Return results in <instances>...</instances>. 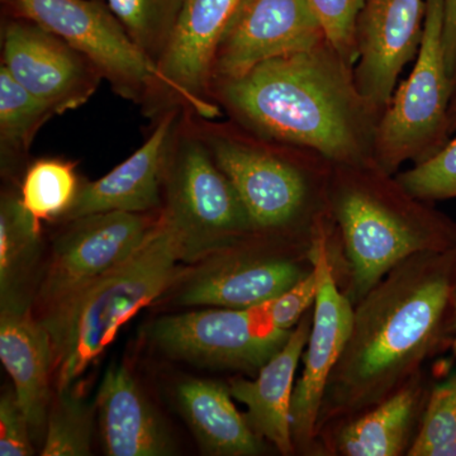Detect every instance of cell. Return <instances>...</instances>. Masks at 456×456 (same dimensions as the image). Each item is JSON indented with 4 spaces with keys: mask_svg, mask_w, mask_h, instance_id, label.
<instances>
[{
    "mask_svg": "<svg viewBox=\"0 0 456 456\" xmlns=\"http://www.w3.org/2000/svg\"><path fill=\"white\" fill-rule=\"evenodd\" d=\"M104 452L110 456L175 454L169 428L125 365L107 369L95 397Z\"/></svg>",
    "mask_w": 456,
    "mask_h": 456,
    "instance_id": "cell-21",
    "label": "cell"
},
{
    "mask_svg": "<svg viewBox=\"0 0 456 456\" xmlns=\"http://www.w3.org/2000/svg\"><path fill=\"white\" fill-rule=\"evenodd\" d=\"M338 228L331 215L321 224L314 261L320 288L314 308L310 338L302 355L301 377L292 397V435L296 454L317 455V424L323 397L342 349L349 338L354 305L342 290L332 263Z\"/></svg>",
    "mask_w": 456,
    "mask_h": 456,
    "instance_id": "cell-12",
    "label": "cell"
},
{
    "mask_svg": "<svg viewBox=\"0 0 456 456\" xmlns=\"http://www.w3.org/2000/svg\"><path fill=\"white\" fill-rule=\"evenodd\" d=\"M42 224L23 206L20 191L0 198V305L32 303L28 289L44 251Z\"/></svg>",
    "mask_w": 456,
    "mask_h": 456,
    "instance_id": "cell-23",
    "label": "cell"
},
{
    "mask_svg": "<svg viewBox=\"0 0 456 456\" xmlns=\"http://www.w3.org/2000/svg\"><path fill=\"white\" fill-rule=\"evenodd\" d=\"M77 384L55 392L51 399L42 456H88L92 454L97 406L95 401L75 391Z\"/></svg>",
    "mask_w": 456,
    "mask_h": 456,
    "instance_id": "cell-27",
    "label": "cell"
},
{
    "mask_svg": "<svg viewBox=\"0 0 456 456\" xmlns=\"http://www.w3.org/2000/svg\"><path fill=\"white\" fill-rule=\"evenodd\" d=\"M456 248L413 255L354 305L349 338L321 406L318 436L386 401L452 347Z\"/></svg>",
    "mask_w": 456,
    "mask_h": 456,
    "instance_id": "cell-1",
    "label": "cell"
},
{
    "mask_svg": "<svg viewBox=\"0 0 456 456\" xmlns=\"http://www.w3.org/2000/svg\"><path fill=\"white\" fill-rule=\"evenodd\" d=\"M316 237L292 240L251 233L200 261L194 272H185L176 281L174 302L182 307L232 310L265 305L314 272Z\"/></svg>",
    "mask_w": 456,
    "mask_h": 456,
    "instance_id": "cell-8",
    "label": "cell"
},
{
    "mask_svg": "<svg viewBox=\"0 0 456 456\" xmlns=\"http://www.w3.org/2000/svg\"><path fill=\"white\" fill-rule=\"evenodd\" d=\"M173 231L160 213L155 230L127 260L61 310L40 320L55 354L53 387L65 391L98 359L119 330L184 275Z\"/></svg>",
    "mask_w": 456,
    "mask_h": 456,
    "instance_id": "cell-5",
    "label": "cell"
},
{
    "mask_svg": "<svg viewBox=\"0 0 456 456\" xmlns=\"http://www.w3.org/2000/svg\"><path fill=\"white\" fill-rule=\"evenodd\" d=\"M312 320L314 310L302 317L283 349L253 379L239 377L228 383L233 399L246 407L245 417L255 434L284 456L296 454L290 411L297 369L310 338Z\"/></svg>",
    "mask_w": 456,
    "mask_h": 456,
    "instance_id": "cell-20",
    "label": "cell"
},
{
    "mask_svg": "<svg viewBox=\"0 0 456 456\" xmlns=\"http://www.w3.org/2000/svg\"><path fill=\"white\" fill-rule=\"evenodd\" d=\"M2 16L32 20L88 57L117 95L142 110L156 89V66L141 53L104 0H0Z\"/></svg>",
    "mask_w": 456,
    "mask_h": 456,
    "instance_id": "cell-10",
    "label": "cell"
},
{
    "mask_svg": "<svg viewBox=\"0 0 456 456\" xmlns=\"http://www.w3.org/2000/svg\"><path fill=\"white\" fill-rule=\"evenodd\" d=\"M248 0H185L178 27L156 66L154 98L143 110L155 121L180 108L216 119L222 110L212 101L213 61L218 44Z\"/></svg>",
    "mask_w": 456,
    "mask_h": 456,
    "instance_id": "cell-13",
    "label": "cell"
},
{
    "mask_svg": "<svg viewBox=\"0 0 456 456\" xmlns=\"http://www.w3.org/2000/svg\"><path fill=\"white\" fill-rule=\"evenodd\" d=\"M305 3L322 27L326 40L354 68L359 59L356 23L365 0H305Z\"/></svg>",
    "mask_w": 456,
    "mask_h": 456,
    "instance_id": "cell-30",
    "label": "cell"
},
{
    "mask_svg": "<svg viewBox=\"0 0 456 456\" xmlns=\"http://www.w3.org/2000/svg\"><path fill=\"white\" fill-rule=\"evenodd\" d=\"M395 176L410 193L425 202L456 200V134L436 155Z\"/></svg>",
    "mask_w": 456,
    "mask_h": 456,
    "instance_id": "cell-29",
    "label": "cell"
},
{
    "mask_svg": "<svg viewBox=\"0 0 456 456\" xmlns=\"http://www.w3.org/2000/svg\"><path fill=\"white\" fill-rule=\"evenodd\" d=\"M325 33L305 0H248L218 44L212 83L268 60L314 49Z\"/></svg>",
    "mask_w": 456,
    "mask_h": 456,
    "instance_id": "cell-15",
    "label": "cell"
},
{
    "mask_svg": "<svg viewBox=\"0 0 456 456\" xmlns=\"http://www.w3.org/2000/svg\"><path fill=\"white\" fill-rule=\"evenodd\" d=\"M443 38L444 56L446 69L454 86L456 83V0H443Z\"/></svg>",
    "mask_w": 456,
    "mask_h": 456,
    "instance_id": "cell-33",
    "label": "cell"
},
{
    "mask_svg": "<svg viewBox=\"0 0 456 456\" xmlns=\"http://www.w3.org/2000/svg\"><path fill=\"white\" fill-rule=\"evenodd\" d=\"M428 0H365L356 23L359 59L354 79L362 97L383 114L398 77L416 60Z\"/></svg>",
    "mask_w": 456,
    "mask_h": 456,
    "instance_id": "cell-16",
    "label": "cell"
},
{
    "mask_svg": "<svg viewBox=\"0 0 456 456\" xmlns=\"http://www.w3.org/2000/svg\"><path fill=\"white\" fill-rule=\"evenodd\" d=\"M0 360L13 380L33 440L40 439L53 399L55 354L50 332L32 303L0 305Z\"/></svg>",
    "mask_w": 456,
    "mask_h": 456,
    "instance_id": "cell-19",
    "label": "cell"
},
{
    "mask_svg": "<svg viewBox=\"0 0 456 456\" xmlns=\"http://www.w3.org/2000/svg\"><path fill=\"white\" fill-rule=\"evenodd\" d=\"M161 216L183 263L194 264L254 233L241 198L183 110L171 139Z\"/></svg>",
    "mask_w": 456,
    "mask_h": 456,
    "instance_id": "cell-6",
    "label": "cell"
},
{
    "mask_svg": "<svg viewBox=\"0 0 456 456\" xmlns=\"http://www.w3.org/2000/svg\"><path fill=\"white\" fill-rule=\"evenodd\" d=\"M407 456H456V373L432 387Z\"/></svg>",
    "mask_w": 456,
    "mask_h": 456,
    "instance_id": "cell-28",
    "label": "cell"
},
{
    "mask_svg": "<svg viewBox=\"0 0 456 456\" xmlns=\"http://www.w3.org/2000/svg\"><path fill=\"white\" fill-rule=\"evenodd\" d=\"M77 164L61 158H42L27 165L20 197L36 221H61L82 187Z\"/></svg>",
    "mask_w": 456,
    "mask_h": 456,
    "instance_id": "cell-25",
    "label": "cell"
},
{
    "mask_svg": "<svg viewBox=\"0 0 456 456\" xmlns=\"http://www.w3.org/2000/svg\"><path fill=\"white\" fill-rule=\"evenodd\" d=\"M174 398L203 454L257 456L265 452V441L237 410L228 384L187 378L175 387Z\"/></svg>",
    "mask_w": 456,
    "mask_h": 456,
    "instance_id": "cell-22",
    "label": "cell"
},
{
    "mask_svg": "<svg viewBox=\"0 0 456 456\" xmlns=\"http://www.w3.org/2000/svg\"><path fill=\"white\" fill-rule=\"evenodd\" d=\"M443 0H428L424 37L410 77L399 84L375 134V163L395 175L424 163L452 139L449 108L454 82L444 56Z\"/></svg>",
    "mask_w": 456,
    "mask_h": 456,
    "instance_id": "cell-7",
    "label": "cell"
},
{
    "mask_svg": "<svg viewBox=\"0 0 456 456\" xmlns=\"http://www.w3.org/2000/svg\"><path fill=\"white\" fill-rule=\"evenodd\" d=\"M160 213L103 212L62 222L33 293L36 316L61 310L145 244Z\"/></svg>",
    "mask_w": 456,
    "mask_h": 456,
    "instance_id": "cell-9",
    "label": "cell"
},
{
    "mask_svg": "<svg viewBox=\"0 0 456 456\" xmlns=\"http://www.w3.org/2000/svg\"><path fill=\"white\" fill-rule=\"evenodd\" d=\"M449 122H450V134L452 137L456 134V83L454 92H452V102H450L449 108Z\"/></svg>",
    "mask_w": 456,
    "mask_h": 456,
    "instance_id": "cell-34",
    "label": "cell"
},
{
    "mask_svg": "<svg viewBox=\"0 0 456 456\" xmlns=\"http://www.w3.org/2000/svg\"><path fill=\"white\" fill-rule=\"evenodd\" d=\"M432 387L425 371L367 412L327 428L317 455L404 456L419 432Z\"/></svg>",
    "mask_w": 456,
    "mask_h": 456,
    "instance_id": "cell-18",
    "label": "cell"
},
{
    "mask_svg": "<svg viewBox=\"0 0 456 456\" xmlns=\"http://www.w3.org/2000/svg\"><path fill=\"white\" fill-rule=\"evenodd\" d=\"M452 311H454L455 334L454 340H452V350L454 356H456V283L454 287V294H452Z\"/></svg>",
    "mask_w": 456,
    "mask_h": 456,
    "instance_id": "cell-35",
    "label": "cell"
},
{
    "mask_svg": "<svg viewBox=\"0 0 456 456\" xmlns=\"http://www.w3.org/2000/svg\"><path fill=\"white\" fill-rule=\"evenodd\" d=\"M318 288L320 279L317 269L314 268L310 275L302 279L287 292L257 308L269 325L285 331H293L302 317L308 311L314 310Z\"/></svg>",
    "mask_w": 456,
    "mask_h": 456,
    "instance_id": "cell-31",
    "label": "cell"
},
{
    "mask_svg": "<svg viewBox=\"0 0 456 456\" xmlns=\"http://www.w3.org/2000/svg\"><path fill=\"white\" fill-rule=\"evenodd\" d=\"M290 335L269 325L257 307L182 312L156 318L149 327V340L164 355L248 377L259 373Z\"/></svg>",
    "mask_w": 456,
    "mask_h": 456,
    "instance_id": "cell-11",
    "label": "cell"
},
{
    "mask_svg": "<svg viewBox=\"0 0 456 456\" xmlns=\"http://www.w3.org/2000/svg\"><path fill=\"white\" fill-rule=\"evenodd\" d=\"M182 110L174 108L158 117L143 145L103 178L83 180L77 200L60 222L93 213L161 211L171 139Z\"/></svg>",
    "mask_w": 456,
    "mask_h": 456,
    "instance_id": "cell-17",
    "label": "cell"
},
{
    "mask_svg": "<svg viewBox=\"0 0 456 456\" xmlns=\"http://www.w3.org/2000/svg\"><path fill=\"white\" fill-rule=\"evenodd\" d=\"M194 128L232 182L254 233L314 240L329 215L332 163L317 152L261 139L232 121L191 112Z\"/></svg>",
    "mask_w": 456,
    "mask_h": 456,
    "instance_id": "cell-4",
    "label": "cell"
},
{
    "mask_svg": "<svg viewBox=\"0 0 456 456\" xmlns=\"http://www.w3.org/2000/svg\"><path fill=\"white\" fill-rule=\"evenodd\" d=\"M211 94L230 121L261 139L311 150L335 165L375 163L382 113L327 40L215 80Z\"/></svg>",
    "mask_w": 456,
    "mask_h": 456,
    "instance_id": "cell-2",
    "label": "cell"
},
{
    "mask_svg": "<svg viewBox=\"0 0 456 456\" xmlns=\"http://www.w3.org/2000/svg\"><path fill=\"white\" fill-rule=\"evenodd\" d=\"M134 46L158 66L178 27L185 0H104Z\"/></svg>",
    "mask_w": 456,
    "mask_h": 456,
    "instance_id": "cell-26",
    "label": "cell"
},
{
    "mask_svg": "<svg viewBox=\"0 0 456 456\" xmlns=\"http://www.w3.org/2000/svg\"><path fill=\"white\" fill-rule=\"evenodd\" d=\"M55 112L16 82L0 65V159L3 176L25 163L33 140Z\"/></svg>",
    "mask_w": 456,
    "mask_h": 456,
    "instance_id": "cell-24",
    "label": "cell"
},
{
    "mask_svg": "<svg viewBox=\"0 0 456 456\" xmlns=\"http://www.w3.org/2000/svg\"><path fill=\"white\" fill-rule=\"evenodd\" d=\"M28 419L14 391L3 393L0 398V455L31 456L35 454Z\"/></svg>",
    "mask_w": 456,
    "mask_h": 456,
    "instance_id": "cell-32",
    "label": "cell"
},
{
    "mask_svg": "<svg viewBox=\"0 0 456 456\" xmlns=\"http://www.w3.org/2000/svg\"><path fill=\"white\" fill-rule=\"evenodd\" d=\"M2 66L55 114L88 103L104 80L88 57L22 18L2 16Z\"/></svg>",
    "mask_w": 456,
    "mask_h": 456,
    "instance_id": "cell-14",
    "label": "cell"
},
{
    "mask_svg": "<svg viewBox=\"0 0 456 456\" xmlns=\"http://www.w3.org/2000/svg\"><path fill=\"white\" fill-rule=\"evenodd\" d=\"M329 212L340 236L338 281L353 305L402 261L456 248V221L377 163L332 164Z\"/></svg>",
    "mask_w": 456,
    "mask_h": 456,
    "instance_id": "cell-3",
    "label": "cell"
}]
</instances>
